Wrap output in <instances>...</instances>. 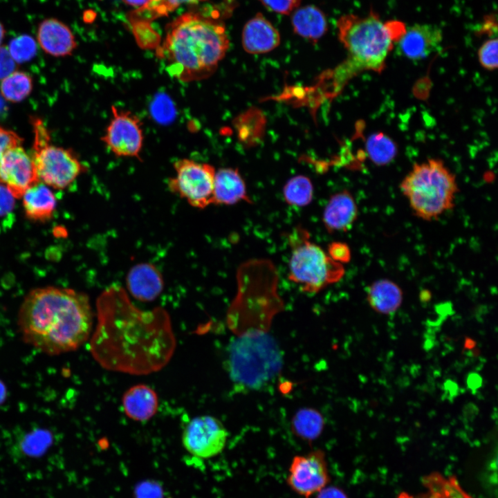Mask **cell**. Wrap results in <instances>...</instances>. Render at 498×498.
Returning <instances> with one entry per match:
<instances>
[{"label": "cell", "mask_w": 498, "mask_h": 498, "mask_svg": "<svg viewBox=\"0 0 498 498\" xmlns=\"http://www.w3.org/2000/svg\"><path fill=\"white\" fill-rule=\"evenodd\" d=\"M398 498H414V497L406 492H402L399 495ZM430 498H439V495L438 493H436V495H434L432 497H431Z\"/></svg>", "instance_id": "cell-41"}, {"label": "cell", "mask_w": 498, "mask_h": 498, "mask_svg": "<svg viewBox=\"0 0 498 498\" xmlns=\"http://www.w3.org/2000/svg\"><path fill=\"white\" fill-rule=\"evenodd\" d=\"M122 405L130 419L144 422L151 419L158 409V397L149 386L138 384L129 387L122 395Z\"/></svg>", "instance_id": "cell-19"}, {"label": "cell", "mask_w": 498, "mask_h": 498, "mask_svg": "<svg viewBox=\"0 0 498 498\" xmlns=\"http://www.w3.org/2000/svg\"><path fill=\"white\" fill-rule=\"evenodd\" d=\"M270 11L290 15L297 9L302 0H258Z\"/></svg>", "instance_id": "cell-32"}, {"label": "cell", "mask_w": 498, "mask_h": 498, "mask_svg": "<svg viewBox=\"0 0 498 498\" xmlns=\"http://www.w3.org/2000/svg\"><path fill=\"white\" fill-rule=\"evenodd\" d=\"M291 24L295 33L313 43L322 38L328 29L324 13L312 5L295 9L292 12Z\"/></svg>", "instance_id": "cell-22"}, {"label": "cell", "mask_w": 498, "mask_h": 498, "mask_svg": "<svg viewBox=\"0 0 498 498\" xmlns=\"http://www.w3.org/2000/svg\"><path fill=\"white\" fill-rule=\"evenodd\" d=\"M229 367L234 382L259 387L280 371L282 356L275 342L266 332H249L231 344Z\"/></svg>", "instance_id": "cell-8"}, {"label": "cell", "mask_w": 498, "mask_h": 498, "mask_svg": "<svg viewBox=\"0 0 498 498\" xmlns=\"http://www.w3.org/2000/svg\"><path fill=\"white\" fill-rule=\"evenodd\" d=\"M228 432L217 418L203 415L191 419L182 434V443L191 454L208 459L216 456L224 449Z\"/></svg>", "instance_id": "cell-12"}, {"label": "cell", "mask_w": 498, "mask_h": 498, "mask_svg": "<svg viewBox=\"0 0 498 498\" xmlns=\"http://www.w3.org/2000/svg\"><path fill=\"white\" fill-rule=\"evenodd\" d=\"M325 425L322 414L311 407L297 410L291 420L292 432L298 438L312 442L321 435Z\"/></svg>", "instance_id": "cell-25"}, {"label": "cell", "mask_w": 498, "mask_h": 498, "mask_svg": "<svg viewBox=\"0 0 498 498\" xmlns=\"http://www.w3.org/2000/svg\"><path fill=\"white\" fill-rule=\"evenodd\" d=\"M129 290L134 297L142 301H151L161 292L163 280L156 268L149 264L134 266L127 277Z\"/></svg>", "instance_id": "cell-23"}, {"label": "cell", "mask_w": 498, "mask_h": 498, "mask_svg": "<svg viewBox=\"0 0 498 498\" xmlns=\"http://www.w3.org/2000/svg\"><path fill=\"white\" fill-rule=\"evenodd\" d=\"M96 308L97 324L89 351L102 368L142 376L158 371L169 363L176 340L166 310L138 308L118 285L101 293Z\"/></svg>", "instance_id": "cell-1"}, {"label": "cell", "mask_w": 498, "mask_h": 498, "mask_svg": "<svg viewBox=\"0 0 498 498\" xmlns=\"http://www.w3.org/2000/svg\"><path fill=\"white\" fill-rule=\"evenodd\" d=\"M205 1L206 0H149L145 6L131 13L129 19L131 24L151 22L168 15L182 4H197Z\"/></svg>", "instance_id": "cell-26"}, {"label": "cell", "mask_w": 498, "mask_h": 498, "mask_svg": "<svg viewBox=\"0 0 498 498\" xmlns=\"http://www.w3.org/2000/svg\"><path fill=\"white\" fill-rule=\"evenodd\" d=\"M23 138L16 132L0 126V162L7 151L22 145Z\"/></svg>", "instance_id": "cell-33"}, {"label": "cell", "mask_w": 498, "mask_h": 498, "mask_svg": "<svg viewBox=\"0 0 498 498\" xmlns=\"http://www.w3.org/2000/svg\"><path fill=\"white\" fill-rule=\"evenodd\" d=\"M32 156L22 147H13L6 152L0 162V183L6 186L15 199L39 182Z\"/></svg>", "instance_id": "cell-14"}, {"label": "cell", "mask_w": 498, "mask_h": 498, "mask_svg": "<svg viewBox=\"0 0 498 498\" xmlns=\"http://www.w3.org/2000/svg\"><path fill=\"white\" fill-rule=\"evenodd\" d=\"M33 89L32 77L24 71L17 70L1 80V95L10 102L17 103L25 100Z\"/></svg>", "instance_id": "cell-27"}, {"label": "cell", "mask_w": 498, "mask_h": 498, "mask_svg": "<svg viewBox=\"0 0 498 498\" xmlns=\"http://www.w3.org/2000/svg\"><path fill=\"white\" fill-rule=\"evenodd\" d=\"M34 131L32 157L39 181L56 190H64L86 170L78 156L70 149L50 143L44 122L32 118Z\"/></svg>", "instance_id": "cell-9"}, {"label": "cell", "mask_w": 498, "mask_h": 498, "mask_svg": "<svg viewBox=\"0 0 498 498\" xmlns=\"http://www.w3.org/2000/svg\"><path fill=\"white\" fill-rule=\"evenodd\" d=\"M290 249L289 280L307 293H317L340 281L344 275L343 264L333 260L311 238L301 225L294 226L286 236Z\"/></svg>", "instance_id": "cell-7"}, {"label": "cell", "mask_w": 498, "mask_h": 498, "mask_svg": "<svg viewBox=\"0 0 498 498\" xmlns=\"http://www.w3.org/2000/svg\"><path fill=\"white\" fill-rule=\"evenodd\" d=\"M358 216V208L347 190L331 195L324 208L322 222L330 234L349 231Z\"/></svg>", "instance_id": "cell-17"}, {"label": "cell", "mask_w": 498, "mask_h": 498, "mask_svg": "<svg viewBox=\"0 0 498 498\" xmlns=\"http://www.w3.org/2000/svg\"><path fill=\"white\" fill-rule=\"evenodd\" d=\"M7 47L17 64L30 61L35 56L37 50L36 41L30 35L26 34L13 38Z\"/></svg>", "instance_id": "cell-30"}, {"label": "cell", "mask_w": 498, "mask_h": 498, "mask_svg": "<svg viewBox=\"0 0 498 498\" xmlns=\"http://www.w3.org/2000/svg\"><path fill=\"white\" fill-rule=\"evenodd\" d=\"M15 199L8 188L0 183V219L11 214L15 206Z\"/></svg>", "instance_id": "cell-37"}, {"label": "cell", "mask_w": 498, "mask_h": 498, "mask_svg": "<svg viewBox=\"0 0 498 498\" xmlns=\"http://www.w3.org/2000/svg\"><path fill=\"white\" fill-rule=\"evenodd\" d=\"M125 4L136 9L145 6L149 0H122Z\"/></svg>", "instance_id": "cell-39"}, {"label": "cell", "mask_w": 498, "mask_h": 498, "mask_svg": "<svg viewBox=\"0 0 498 498\" xmlns=\"http://www.w3.org/2000/svg\"><path fill=\"white\" fill-rule=\"evenodd\" d=\"M6 395V389L3 385V384L0 381V403H1L4 398Z\"/></svg>", "instance_id": "cell-40"}, {"label": "cell", "mask_w": 498, "mask_h": 498, "mask_svg": "<svg viewBox=\"0 0 498 498\" xmlns=\"http://www.w3.org/2000/svg\"><path fill=\"white\" fill-rule=\"evenodd\" d=\"M26 216L33 221H44L53 214L56 198L48 185L41 181L29 187L21 196Z\"/></svg>", "instance_id": "cell-24"}, {"label": "cell", "mask_w": 498, "mask_h": 498, "mask_svg": "<svg viewBox=\"0 0 498 498\" xmlns=\"http://www.w3.org/2000/svg\"><path fill=\"white\" fill-rule=\"evenodd\" d=\"M327 254L340 264L348 263L351 258V249L348 244L341 241H333L328 246Z\"/></svg>", "instance_id": "cell-34"}, {"label": "cell", "mask_w": 498, "mask_h": 498, "mask_svg": "<svg viewBox=\"0 0 498 498\" xmlns=\"http://www.w3.org/2000/svg\"><path fill=\"white\" fill-rule=\"evenodd\" d=\"M442 39V30L437 26L417 24L406 27L394 46L400 55L418 61L437 50Z\"/></svg>", "instance_id": "cell-15"}, {"label": "cell", "mask_w": 498, "mask_h": 498, "mask_svg": "<svg viewBox=\"0 0 498 498\" xmlns=\"http://www.w3.org/2000/svg\"><path fill=\"white\" fill-rule=\"evenodd\" d=\"M229 46L223 22L201 12L190 11L167 25L156 55L170 77L192 82L210 77Z\"/></svg>", "instance_id": "cell-4"}, {"label": "cell", "mask_w": 498, "mask_h": 498, "mask_svg": "<svg viewBox=\"0 0 498 498\" xmlns=\"http://www.w3.org/2000/svg\"><path fill=\"white\" fill-rule=\"evenodd\" d=\"M366 151L370 159L378 165L391 162L396 154V145L382 133L370 136L366 142Z\"/></svg>", "instance_id": "cell-29"}, {"label": "cell", "mask_w": 498, "mask_h": 498, "mask_svg": "<svg viewBox=\"0 0 498 498\" xmlns=\"http://www.w3.org/2000/svg\"><path fill=\"white\" fill-rule=\"evenodd\" d=\"M175 175L169 178V190L184 199L194 208L204 209L214 204V167L190 158L176 160Z\"/></svg>", "instance_id": "cell-10"}, {"label": "cell", "mask_w": 498, "mask_h": 498, "mask_svg": "<svg viewBox=\"0 0 498 498\" xmlns=\"http://www.w3.org/2000/svg\"><path fill=\"white\" fill-rule=\"evenodd\" d=\"M313 196V186L311 179L304 175L290 178L283 187V197L291 206L304 207L309 205Z\"/></svg>", "instance_id": "cell-28"}, {"label": "cell", "mask_w": 498, "mask_h": 498, "mask_svg": "<svg viewBox=\"0 0 498 498\" xmlns=\"http://www.w3.org/2000/svg\"><path fill=\"white\" fill-rule=\"evenodd\" d=\"M17 64L10 55L7 46H0V80L17 71Z\"/></svg>", "instance_id": "cell-35"}, {"label": "cell", "mask_w": 498, "mask_h": 498, "mask_svg": "<svg viewBox=\"0 0 498 498\" xmlns=\"http://www.w3.org/2000/svg\"><path fill=\"white\" fill-rule=\"evenodd\" d=\"M241 201L252 203L244 180L238 169L221 168L215 172L214 204L234 205Z\"/></svg>", "instance_id": "cell-20"}, {"label": "cell", "mask_w": 498, "mask_h": 498, "mask_svg": "<svg viewBox=\"0 0 498 498\" xmlns=\"http://www.w3.org/2000/svg\"><path fill=\"white\" fill-rule=\"evenodd\" d=\"M367 301L372 310L381 315H391L402 305L403 291L395 282L377 279L366 288Z\"/></svg>", "instance_id": "cell-21"}, {"label": "cell", "mask_w": 498, "mask_h": 498, "mask_svg": "<svg viewBox=\"0 0 498 498\" xmlns=\"http://www.w3.org/2000/svg\"><path fill=\"white\" fill-rule=\"evenodd\" d=\"M338 35L347 57L324 72L316 83L304 89L313 106L331 100L353 77L363 71L381 72L387 57L406 26L398 21H385L373 12L366 16L344 15L337 21Z\"/></svg>", "instance_id": "cell-3"}, {"label": "cell", "mask_w": 498, "mask_h": 498, "mask_svg": "<svg viewBox=\"0 0 498 498\" xmlns=\"http://www.w3.org/2000/svg\"><path fill=\"white\" fill-rule=\"evenodd\" d=\"M236 279V295L227 313L228 326L232 330L243 329L244 333L266 332L284 306L275 264L268 259L247 260L238 267Z\"/></svg>", "instance_id": "cell-5"}, {"label": "cell", "mask_w": 498, "mask_h": 498, "mask_svg": "<svg viewBox=\"0 0 498 498\" xmlns=\"http://www.w3.org/2000/svg\"><path fill=\"white\" fill-rule=\"evenodd\" d=\"M37 39L46 53L56 57L71 55L77 45L70 28L55 18L45 19L39 24Z\"/></svg>", "instance_id": "cell-16"}, {"label": "cell", "mask_w": 498, "mask_h": 498, "mask_svg": "<svg viewBox=\"0 0 498 498\" xmlns=\"http://www.w3.org/2000/svg\"><path fill=\"white\" fill-rule=\"evenodd\" d=\"M400 189L414 215L427 221L437 220L451 210L458 192L454 174L442 160L434 158L416 163Z\"/></svg>", "instance_id": "cell-6"}, {"label": "cell", "mask_w": 498, "mask_h": 498, "mask_svg": "<svg viewBox=\"0 0 498 498\" xmlns=\"http://www.w3.org/2000/svg\"><path fill=\"white\" fill-rule=\"evenodd\" d=\"M17 324L24 342L56 356L75 351L89 340L93 312L84 293L68 288H37L22 302Z\"/></svg>", "instance_id": "cell-2"}, {"label": "cell", "mask_w": 498, "mask_h": 498, "mask_svg": "<svg viewBox=\"0 0 498 498\" xmlns=\"http://www.w3.org/2000/svg\"><path fill=\"white\" fill-rule=\"evenodd\" d=\"M6 30L3 24L0 22V46H1L2 42L4 39Z\"/></svg>", "instance_id": "cell-42"}, {"label": "cell", "mask_w": 498, "mask_h": 498, "mask_svg": "<svg viewBox=\"0 0 498 498\" xmlns=\"http://www.w3.org/2000/svg\"><path fill=\"white\" fill-rule=\"evenodd\" d=\"M329 481L328 465L322 450L317 449L293 458L286 482L299 496L311 497L325 488Z\"/></svg>", "instance_id": "cell-13"}, {"label": "cell", "mask_w": 498, "mask_h": 498, "mask_svg": "<svg viewBox=\"0 0 498 498\" xmlns=\"http://www.w3.org/2000/svg\"><path fill=\"white\" fill-rule=\"evenodd\" d=\"M497 39L491 38L486 41L478 51V58L481 66L488 71L497 68Z\"/></svg>", "instance_id": "cell-31"}, {"label": "cell", "mask_w": 498, "mask_h": 498, "mask_svg": "<svg viewBox=\"0 0 498 498\" xmlns=\"http://www.w3.org/2000/svg\"><path fill=\"white\" fill-rule=\"evenodd\" d=\"M316 498H348L345 492L336 486H326L317 493Z\"/></svg>", "instance_id": "cell-38"}, {"label": "cell", "mask_w": 498, "mask_h": 498, "mask_svg": "<svg viewBox=\"0 0 498 498\" xmlns=\"http://www.w3.org/2000/svg\"><path fill=\"white\" fill-rule=\"evenodd\" d=\"M160 486L153 481L140 483L136 489V498H162Z\"/></svg>", "instance_id": "cell-36"}, {"label": "cell", "mask_w": 498, "mask_h": 498, "mask_svg": "<svg viewBox=\"0 0 498 498\" xmlns=\"http://www.w3.org/2000/svg\"><path fill=\"white\" fill-rule=\"evenodd\" d=\"M111 116L101 141L116 157L140 159L144 135L140 118L131 111L112 105Z\"/></svg>", "instance_id": "cell-11"}, {"label": "cell", "mask_w": 498, "mask_h": 498, "mask_svg": "<svg viewBox=\"0 0 498 498\" xmlns=\"http://www.w3.org/2000/svg\"><path fill=\"white\" fill-rule=\"evenodd\" d=\"M278 30L261 13L256 14L244 25L241 43L250 54H262L276 48L280 44Z\"/></svg>", "instance_id": "cell-18"}]
</instances>
